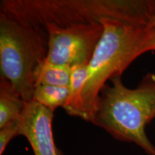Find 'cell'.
Returning a JSON list of instances; mask_svg holds the SVG:
<instances>
[{"instance_id": "cell-1", "label": "cell", "mask_w": 155, "mask_h": 155, "mask_svg": "<svg viewBox=\"0 0 155 155\" xmlns=\"http://www.w3.org/2000/svg\"><path fill=\"white\" fill-rule=\"evenodd\" d=\"M48 53V34L19 0L0 3V71L25 102L33 100L34 70Z\"/></svg>"}, {"instance_id": "cell-2", "label": "cell", "mask_w": 155, "mask_h": 155, "mask_svg": "<svg viewBox=\"0 0 155 155\" xmlns=\"http://www.w3.org/2000/svg\"><path fill=\"white\" fill-rule=\"evenodd\" d=\"M103 35L88 65L82 92L83 118L92 121L97 101L107 81L121 76L136 59L155 52V25H137L103 18Z\"/></svg>"}, {"instance_id": "cell-3", "label": "cell", "mask_w": 155, "mask_h": 155, "mask_svg": "<svg viewBox=\"0 0 155 155\" xmlns=\"http://www.w3.org/2000/svg\"><path fill=\"white\" fill-rule=\"evenodd\" d=\"M109 81L100 93L91 123L116 140L134 143L147 154L155 155L145 131L155 119V74L147 73L135 88H127L121 76Z\"/></svg>"}, {"instance_id": "cell-4", "label": "cell", "mask_w": 155, "mask_h": 155, "mask_svg": "<svg viewBox=\"0 0 155 155\" xmlns=\"http://www.w3.org/2000/svg\"><path fill=\"white\" fill-rule=\"evenodd\" d=\"M42 25L99 22L110 18L128 24H154L155 0H20Z\"/></svg>"}, {"instance_id": "cell-5", "label": "cell", "mask_w": 155, "mask_h": 155, "mask_svg": "<svg viewBox=\"0 0 155 155\" xmlns=\"http://www.w3.org/2000/svg\"><path fill=\"white\" fill-rule=\"evenodd\" d=\"M43 25L48 34L45 61L71 68L88 65L104 30L100 21Z\"/></svg>"}, {"instance_id": "cell-6", "label": "cell", "mask_w": 155, "mask_h": 155, "mask_svg": "<svg viewBox=\"0 0 155 155\" xmlns=\"http://www.w3.org/2000/svg\"><path fill=\"white\" fill-rule=\"evenodd\" d=\"M53 116L54 111L35 101L26 102L19 135L27 139L35 155H60L52 129Z\"/></svg>"}, {"instance_id": "cell-7", "label": "cell", "mask_w": 155, "mask_h": 155, "mask_svg": "<svg viewBox=\"0 0 155 155\" xmlns=\"http://www.w3.org/2000/svg\"><path fill=\"white\" fill-rule=\"evenodd\" d=\"M25 104L10 81L0 78V128L20 119Z\"/></svg>"}, {"instance_id": "cell-8", "label": "cell", "mask_w": 155, "mask_h": 155, "mask_svg": "<svg viewBox=\"0 0 155 155\" xmlns=\"http://www.w3.org/2000/svg\"><path fill=\"white\" fill-rule=\"evenodd\" d=\"M88 65H76L72 68L71 81L68 86V98L63 108L68 114L83 118L82 92L88 78Z\"/></svg>"}, {"instance_id": "cell-9", "label": "cell", "mask_w": 155, "mask_h": 155, "mask_svg": "<svg viewBox=\"0 0 155 155\" xmlns=\"http://www.w3.org/2000/svg\"><path fill=\"white\" fill-rule=\"evenodd\" d=\"M71 73L72 68L44 61L34 70L35 88L39 85L68 86Z\"/></svg>"}, {"instance_id": "cell-10", "label": "cell", "mask_w": 155, "mask_h": 155, "mask_svg": "<svg viewBox=\"0 0 155 155\" xmlns=\"http://www.w3.org/2000/svg\"><path fill=\"white\" fill-rule=\"evenodd\" d=\"M68 86L39 85L35 88L33 100L55 111L56 108L64 107L68 98Z\"/></svg>"}, {"instance_id": "cell-11", "label": "cell", "mask_w": 155, "mask_h": 155, "mask_svg": "<svg viewBox=\"0 0 155 155\" xmlns=\"http://www.w3.org/2000/svg\"><path fill=\"white\" fill-rule=\"evenodd\" d=\"M20 119L0 128V155H2L6 147L14 137L19 136Z\"/></svg>"}, {"instance_id": "cell-12", "label": "cell", "mask_w": 155, "mask_h": 155, "mask_svg": "<svg viewBox=\"0 0 155 155\" xmlns=\"http://www.w3.org/2000/svg\"><path fill=\"white\" fill-rule=\"evenodd\" d=\"M154 23H155V18H154Z\"/></svg>"}]
</instances>
